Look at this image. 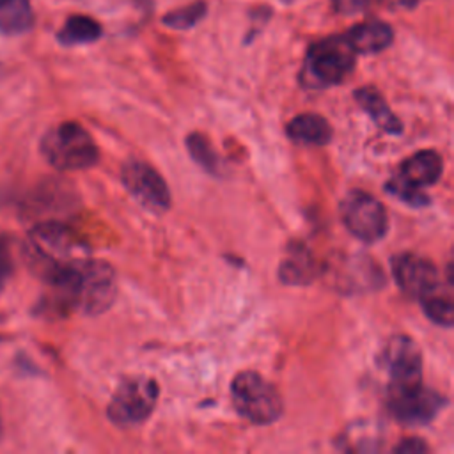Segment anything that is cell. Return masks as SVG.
Instances as JSON below:
<instances>
[{"instance_id":"obj_20","label":"cell","mask_w":454,"mask_h":454,"mask_svg":"<svg viewBox=\"0 0 454 454\" xmlns=\"http://www.w3.org/2000/svg\"><path fill=\"white\" fill-rule=\"evenodd\" d=\"M186 147H188L193 161L197 165H200L206 172L220 174L222 161H220V156L216 154V151L213 149L211 142L207 140V137H204L202 133H190L186 137Z\"/></svg>"},{"instance_id":"obj_12","label":"cell","mask_w":454,"mask_h":454,"mask_svg":"<svg viewBox=\"0 0 454 454\" xmlns=\"http://www.w3.org/2000/svg\"><path fill=\"white\" fill-rule=\"evenodd\" d=\"M442 170H443L442 156L433 149H424L408 156L401 163L399 174L395 176V179L413 190H422L424 186L434 184L440 179Z\"/></svg>"},{"instance_id":"obj_16","label":"cell","mask_w":454,"mask_h":454,"mask_svg":"<svg viewBox=\"0 0 454 454\" xmlns=\"http://www.w3.org/2000/svg\"><path fill=\"white\" fill-rule=\"evenodd\" d=\"M355 99L360 105L362 110H365L371 119L387 133L397 135L401 133V121L392 114V110L388 108L385 98L380 94L378 89L367 85V87H360L355 90Z\"/></svg>"},{"instance_id":"obj_15","label":"cell","mask_w":454,"mask_h":454,"mask_svg":"<svg viewBox=\"0 0 454 454\" xmlns=\"http://www.w3.org/2000/svg\"><path fill=\"white\" fill-rule=\"evenodd\" d=\"M287 137L296 144L326 145L332 140V126L319 114H300L287 122Z\"/></svg>"},{"instance_id":"obj_6","label":"cell","mask_w":454,"mask_h":454,"mask_svg":"<svg viewBox=\"0 0 454 454\" xmlns=\"http://www.w3.org/2000/svg\"><path fill=\"white\" fill-rule=\"evenodd\" d=\"M158 383L153 378H128L114 392L108 404V419L117 426H137L149 419L158 401Z\"/></svg>"},{"instance_id":"obj_27","label":"cell","mask_w":454,"mask_h":454,"mask_svg":"<svg viewBox=\"0 0 454 454\" xmlns=\"http://www.w3.org/2000/svg\"><path fill=\"white\" fill-rule=\"evenodd\" d=\"M0 436H2V420H0Z\"/></svg>"},{"instance_id":"obj_26","label":"cell","mask_w":454,"mask_h":454,"mask_svg":"<svg viewBox=\"0 0 454 454\" xmlns=\"http://www.w3.org/2000/svg\"><path fill=\"white\" fill-rule=\"evenodd\" d=\"M420 2L422 0H374V5H383V7H388V9H401V7L411 9Z\"/></svg>"},{"instance_id":"obj_13","label":"cell","mask_w":454,"mask_h":454,"mask_svg":"<svg viewBox=\"0 0 454 454\" xmlns=\"http://www.w3.org/2000/svg\"><path fill=\"white\" fill-rule=\"evenodd\" d=\"M317 273L319 266L309 247L301 241L289 243L278 266L280 282L287 286H307L317 277Z\"/></svg>"},{"instance_id":"obj_19","label":"cell","mask_w":454,"mask_h":454,"mask_svg":"<svg viewBox=\"0 0 454 454\" xmlns=\"http://www.w3.org/2000/svg\"><path fill=\"white\" fill-rule=\"evenodd\" d=\"M420 303L424 309V314L440 326H452L454 321V305H452V294L450 291H443L440 284L420 296Z\"/></svg>"},{"instance_id":"obj_9","label":"cell","mask_w":454,"mask_h":454,"mask_svg":"<svg viewBox=\"0 0 454 454\" xmlns=\"http://www.w3.org/2000/svg\"><path fill=\"white\" fill-rule=\"evenodd\" d=\"M445 397L422 383L388 390V410L395 420L406 426H426L445 406Z\"/></svg>"},{"instance_id":"obj_2","label":"cell","mask_w":454,"mask_h":454,"mask_svg":"<svg viewBox=\"0 0 454 454\" xmlns=\"http://www.w3.org/2000/svg\"><path fill=\"white\" fill-rule=\"evenodd\" d=\"M23 254L28 268L50 284L80 257V243L69 227L57 220H46L28 232Z\"/></svg>"},{"instance_id":"obj_23","label":"cell","mask_w":454,"mask_h":454,"mask_svg":"<svg viewBox=\"0 0 454 454\" xmlns=\"http://www.w3.org/2000/svg\"><path fill=\"white\" fill-rule=\"evenodd\" d=\"M12 270H14V259L11 252V241L4 232H0V291L4 289L9 277L12 275Z\"/></svg>"},{"instance_id":"obj_10","label":"cell","mask_w":454,"mask_h":454,"mask_svg":"<svg viewBox=\"0 0 454 454\" xmlns=\"http://www.w3.org/2000/svg\"><path fill=\"white\" fill-rule=\"evenodd\" d=\"M380 365L388 374V390L422 383V356L410 337H392L380 355Z\"/></svg>"},{"instance_id":"obj_25","label":"cell","mask_w":454,"mask_h":454,"mask_svg":"<svg viewBox=\"0 0 454 454\" xmlns=\"http://www.w3.org/2000/svg\"><path fill=\"white\" fill-rule=\"evenodd\" d=\"M394 450L403 452V454H419V452H426L427 445L419 438H406Z\"/></svg>"},{"instance_id":"obj_3","label":"cell","mask_w":454,"mask_h":454,"mask_svg":"<svg viewBox=\"0 0 454 454\" xmlns=\"http://www.w3.org/2000/svg\"><path fill=\"white\" fill-rule=\"evenodd\" d=\"M41 154L57 170H85L98 163L99 151L90 133L74 121L50 128L41 138Z\"/></svg>"},{"instance_id":"obj_22","label":"cell","mask_w":454,"mask_h":454,"mask_svg":"<svg viewBox=\"0 0 454 454\" xmlns=\"http://www.w3.org/2000/svg\"><path fill=\"white\" fill-rule=\"evenodd\" d=\"M387 192L394 197H397L399 200L413 206V207H419V206H426L427 204V195L422 192V190H413L406 184H403L401 181H397L395 177H392L387 184H385Z\"/></svg>"},{"instance_id":"obj_24","label":"cell","mask_w":454,"mask_h":454,"mask_svg":"<svg viewBox=\"0 0 454 454\" xmlns=\"http://www.w3.org/2000/svg\"><path fill=\"white\" fill-rule=\"evenodd\" d=\"M333 5L342 14H353L371 9L374 5V0H333Z\"/></svg>"},{"instance_id":"obj_17","label":"cell","mask_w":454,"mask_h":454,"mask_svg":"<svg viewBox=\"0 0 454 454\" xmlns=\"http://www.w3.org/2000/svg\"><path fill=\"white\" fill-rule=\"evenodd\" d=\"M34 12L30 0H0V30L5 35H20L32 28Z\"/></svg>"},{"instance_id":"obj_5","label":"cell","mask_w":454,"mask_h":454,"mask_svg":"<svg viewBox=\"0 0 454 454\" xmlns=\"http://www.w3.org/2000/svg\"><path fill=\"white\" fill-rule=\"evenodd\" d=\"M236 411L252 424H271L282 415V397L278 390L254 371L239 372L231 385Z\"/></svg>"},{"instance_id":"obj_1","label":"cell","mask_w":454,"mask_h":454,"mask_svg":"<svg viewBox=\"0 0 454 454\" xmlns=\"http://www.w3.org/2000/svg\"><path fill=\"white\" fill-rule=\"evenodd\" d=\"M50 286L64 307L87 316L105 312L115 300L117 282L114 268L99 259L78 257L64 268Z\"/></svg>"},{"instance_id":"obj_14","label":"cell","mask_w":454,"mask_h":454,"mask_svg":"<svg viewBox=\"0 0 454 454\" xmlns=\"http://www.w3.org/2000/svg\"><path fill=\"white\" fill-rule=\"evenodd\" d=\"M344 37L355 53H378L392 43L394 32L390 25L372 20L355 25Z\"/></svg>"},{"instance_id":"obj_18","label":"cell","mask_w":454,"mask_h":454,"mask_svg":"<svg viewBox=\"0 0 454 454\" xmlns=\"http://www.w3.org/2000/svg\"><path fill=\"white\" fill-rule=\"evenodd\" d=\"M101 35V25L83 14H74L69 16L64 23V27L59 30L57 39L66 44V46H74V44H85L99 39Z\"/></svg>"},{"instance_id":"obj_8","label":"cell","mask_w":454,"mask_h":454,"mask_svg":"<svg viewBox=\"0 0 454 454\" xmlns=\"http://www.w3.org/2000/svg\"><path fill=\"white\" fill-rule=\"evenodd\" d=\"M122 184L128 193L153 213H163L170 207V192L161 174L149 163L131 158L121 170Z\"/></svg>"},{"instance_id":"obj_21","label":"cell","mask_w":454,"mask_h":454,"mask_svg":"<svg viewBox=\"0 0 454 454\" xmlns=\"http://www.w3.org/2000/svg\"><path fill=\"white\" fill-rule=\"evenodd\" d=\"M206 14V4L204 2H193L186 7H181L177 11H172L168 12L165 18H163V23L172 27V28H190L193 27L197 21L202 20V16Z\"/></svg>"},{"instance_id":"obj_4","label":"cell","mask_w":454,"mask_h":454,"mask_svg":"<svg viewBox=\"0 0 454 454\" xmlns=\"http://www.w3.org/2000/svg\"><path fill=\"white\" fill-rule=\"evenodd\" d=\"M355 55L344 35L321 39L309 48L301 78L309 87L337 85L351 74Z\"/></svg>"},{"instance_id":"obj_11","label":"cell","mask_w":454,"mask_h":454,"mask_svg":"<svg viewBox=\"0 0 454 454\" xmlns=\"http://www.w3.org/2000/svg\"><path fill=\"white\" fill-rule=\"evenodd\" d=\"M392 275L397 286L410 296L420 298L438 286L436 266L417 254H399L392 259Z\"/></svg>"},{"instance_id":"obj_7","label":"cell","mask_w":454,"mask_h":454,"mask_svg":"<svg viewBox=\"0 0 454 454\" xmlns=\"http://www.w3.org/2000/svg\"><path fill=\"white\" fill-rule=\"evenodd\" d=\"M340 220L358 239L374 243L387 234L388 215L385 206L367 192L351 190L340 202Z\"/></svg>"}]
</instances>
